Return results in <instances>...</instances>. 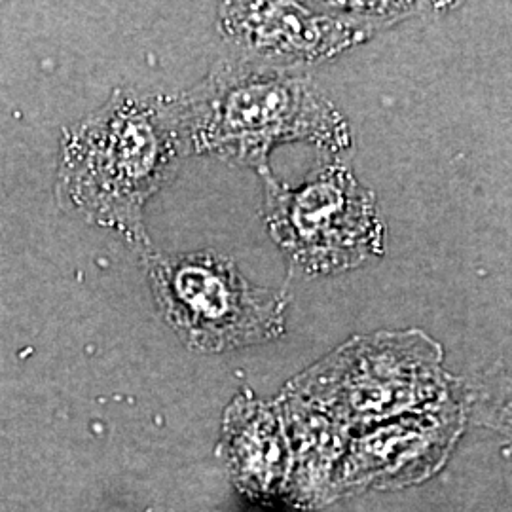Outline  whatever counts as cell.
Returning a JSON list of instances; mask_svg holds the SVG:
<instances>
[{"mask_svg":"<svg viewBox=\"0 0 512 512\" xmlns=\"http://www.w3.org/2000/svg\"><path fill=\"white\" fill-rule=\"evenodd\" d=\"M188 154L179 97L116 90L63 131L55 194L74 215L147 253L145 207Z\"/></svg>","mask_w":512,"mask_h":512,"instance_id":"1","label":"cell"},{"mask_svg":"<svg viewBox=\"0 0 512 512\" xmlns=\"http://www.w3.org/2000/svg\"><path fill=\"white\" fill-rule=\"evenodd\" d=\"M190 152L270 171V152L304 141L340 154L353 147L351 126L304 71L239 57L219 61L179 97Z\"/></svg>","mask_w":512,"mask_h":512,"instance_id":"2","label":"cell"},{"mask_svg":"<svg viewBox=\"0 0 512 512\" xmlns=\"http://www.w3.org/2000/svg\"><path fill=\"white\" fill-rule=\"evenodd\" d=\"M143 260L158 310L188 348L220 353L283 334L285 294L251 283L232 258L150 249Z\"/></svg>","mask_w":512,"mask_h":512,"instance_id":"3","label":"cell"},{"mask_svg":"<svg viewBox=\"0 0 512 512\" xmlns=\"http://www.w3.org/2000/svg\"><path fill=\"white\" fill-rule=\"evenodd\" d=\"M264 222L294 266L310 275L344 274L384 255L385 224L374 194L340 158L317 165L300 186L260 173Z\"/></svg>","mask_w":512,"mask_h":512,"instance_id":"4","label":"cell"},{"mask_svg":"<svg viewBox=\"0 0 512 512\" xmlns=\"http://www.w3.org/2000/svg\"><path fill=\"white\" fill-rule=\"evenodd\" d=\"M433 4L418 2H226L219 33L234 57L304 71L380 35Z\"/></svg>","mask_w":512,"mask_h":512,"instance_id":"5","label":"cell"},{"mask_svg":"<svg viewBox=\"0 0 512 512\" xmlns=\"http://www.w3.org/2000/svg\"><path fill=\"white\" fill-rule=\"evenodd\" d=\"M440 348L420 330L355 338L296 382V395L348 421L401 412L440 389Z\"/></svg>","mask_w":512,"mask_h":512,"instance_id":"6","label":"cell"}]
</instances>
